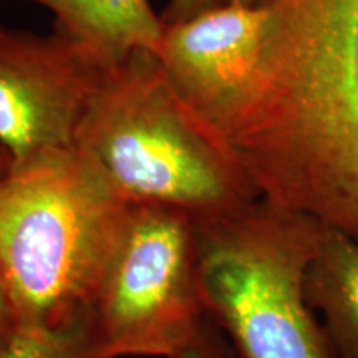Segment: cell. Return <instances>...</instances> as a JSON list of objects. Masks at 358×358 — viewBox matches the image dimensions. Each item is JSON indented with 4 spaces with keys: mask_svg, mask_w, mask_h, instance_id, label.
Masks as SVG:
<instances>
[{
    "mask_svg": "<svg viewBox=\"0 0 358 358\" xmlns=\"http://www.w3.org/2000/svg\"><path fill=\"white\" fill-rule=\"evenodd\" d=\"M256 77L221 151L257 198L358 243V0H264Z\"/></svg>",
    "mask_w": 358,
    "mask_h": 358,
    "instance_id": "1",
    "label": "cell"
},
{
    "mask_svg": "<svg viewBox=\"0 0 358 358\" xmlns=\"http://www.w3.org/2000/svg\"><path fill=\"white\" fill-rule=\"evenodd\" d=\"M124 208L73 148L13 163L0 178V280L19 334L90 310Z\"/></svg>",
    "mask_w": 358,
    "mask_h": 358,
    "instance_id": "2",
    "label": "cell"
},
{
    "mask_svg": "<svg viewBox=\"0 0 358 358\" xmlns=\"http://www.w3.org/2000/svg\"><path fill=\"white\" fill-rule=\"evenodd\" d=\"M71 148L127 204L168 206L196 217L257 199L153 53L106 70Z\"/></svg>",
    "mask_w": 358,
    "mask_h": 358,
    "instance_id": "3",
    "label": "cell"
},
{
    "mask_svg": "<svg viewBox=\"0 0 358 358\" xmlns=\"http://www.w3.org/2000/svg\"><path fill=\"white\" fill-rule=\"evenodd\" d=\"M206 312L243 358H334L303 289L325 226L262 198L192 217Z\"/></svg>",
    "mask_w": 358,
    "mask_h": 358,
    "instance_id": "4",
    "label": "cell"
},
{
    "mask_svg": "<svg viewBox=\"0 0 358 358\" xmlns=\"http://www.w3.org/2000/svg\"><path fill=\"white\" fill-rule=\"evenodd\" d=\"M90 313L110 358L181 355L208 320L191 214L127 204Z\"/></svg>",
    "mask_w": 358,
    "mask_h": 358,
    "instance_id": "5",
    "label": "cell"
},
{
    "mask_svg": "<svg viewBox=\"0 0 358 358\" xmlns=\"http://www.w3.org/2000/svg\"><path fill=\"white\" fill-rule=\"evenodd\" d=\"M106 70L65 35L0 27V146L12 164L73 146Z\"/></svg>",
    "mask_w": 358,
    "mask_h": 358,
    "instance_id": "6",
    "label": "cell"
},
{
    "mask_svg": "<svg viewBox=\"0 0 358 358\" xmlns=\"http://www.w3.org/2000/svg\"><path fill=\"white\" fill-rule=\"evenodd\" d=\"M266 29L264 0H222L185 20L164 22L156 60L217 148L252 87Z\"/></svg>",
    "mask_w": 358,
    "mask_h": 358,
    "instance_id": "7",
    "label": "cell"
},
{
    "mask_svg": "<svg viewBox=\"0 0 358 358\" xmlns=\"http://www.w3.org/2000/svg\"><path fill=\"white\" fill-rule=\"evenodd\" d=\"M47 8L55 32L85 48L106 69L134 53H156L164 20L150 0H25Z\"/></svg>",
    "mask_w": 358,
    "mask_h": 358,
    "instance_id": "8",
    "label": "cell"
},
{
    "mask_svg": "<svg viewBox=\"0 0 358 358\" xmlns=\"http://www.w3.org/2000/svg\"><path fill=\"white\" fill-rule=\"evenodd\" d=\"M334 358H358V243L325 226L303 280Z\"/></svg>",
    "mask_w": 358,
    "mask_h": 358,
    "instance_id": "9",
    "label": "cell"
},
{
    "mask_svg": "<svg viewBox=\"0 0 358 358\" xmlns=\"http://www.w3.org/2000/svg\"><path fill=\"white\" fill-rule=\"evenodd\" d=\"M0 358H110L101 345L90 310L47 332L19 334Z\"/></svg>",
    "mask_w": 358,
    "mask_h": 358,
    "instance_id": "10",
    "label": "cell"
},
{
    "mask_svg": "<svg viewBox=\"0 0 358 358\" xmlns=\"http://www.w3.org/2000/svg\"><path fill=\"white\" fill-rule=\"evenodd\" d=\"M176 358H243L224 330L208 315L198 337Z\"/></svg>",
    "mask_w": 358,
    "mask_h": 358,
    "instance_id": "11",
    "label": "cell"
},
{
    "mask_svg": "<svg viewBox=\"0 0 358 358\" xmlns=\"http://www.w3.org/2000/svg\"><path fill=\"white\" fill-rule=\"evenodd\" d=\"M17 335H19V327H17L15 312H13L7 290L0 280V357L10 348Z\"/></svg>",
    "mask_w": 358,
    "mask_h": 358,
    "instance_id": "12",
    "label": "cell"
},
{
    "mask_svg": "<svg viewBox=\"0 0 358 358\" xmlns=\"http://www.w3.org/2000/svg\"><path fill=\"white\" fill-rule=\"evenodd\" d=\"M222 0H169L166 13L163 15L164 22H178L185 20L187 17L196 15V13L211 8Z\"/></svg>",
    "mask_w": 358,
    "mask_h": 358,
    "instance_id": "13",
    "label": "cell"
},
{
    "mask_svg": "<svg viewBox=\"0 0 358 358\" xmlns=\"http://www.w3.org/2000/svg\"><path fill=\"white\" fill-rule=\"evenodd\" d=\"M10 166H12L10 156H8L7 151L3 150L2 146H0V178H2L3 174H6L8 169H10Z\"/></svg>",
    "mask_w": 358,
    "mask_h": 358,
    "instance_id": "14",
    "label": "cell"
},
{
    "mask_svg": "<svg viewBox=\"0 0 358 358\" xmlns=\"http://www.w3.org/2000/svg\"><path fill=\"white\" fill-rule=\"evenodd\" d=\"M237 2H244V3H252V6H254V3H261V2H262V0H237Z\"/></svg>",
    "mask_w": 358,
    "mask_h": 358,
    "instance_id": "15",
    "label": "cell"
}]
</instances>
